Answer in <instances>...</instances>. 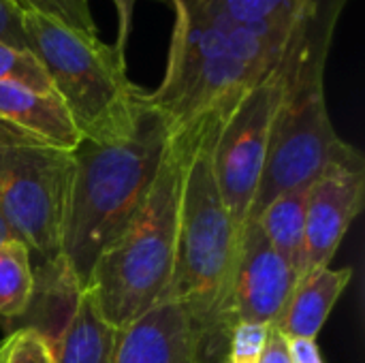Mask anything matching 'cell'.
<instances>
[{"label":"cell","instance_id":"6da1fadb","mask_svg":"<svg viewBox=\"0 0 365 363\" xmlns=\"http://www.w3.org/2000/svg\"><path fill=\"white\" fill-rule=\"evenodd\" d=\"M173 9L167 68L150 94L171 135L201 118L227 116L284 60L302 24H237ZM306 15V13H304Z\"/></svg>","mask_w":365,"mask_h":363},{"label":"cell","instance_id":"7a4b0ae2","mask_svg":"<svg viewBox=\"0 0 365 363\" xmlns=\"http://www.w3.org/2000/svg\"><path fill=\"white\" fill-rule=\"evenodd\" d=\"M227 116L201 118L171 135L182 150V184L175 267L165 302L186 308L203 351H227V310L240 255V235L212 165L214 139Z\"/></svg>","mask_w":365,"mask_h":363},{"label":"cell","instance_id":"3957f363","mask_svg":"<svg viewBox=\"0 0 365 363\" xmlns=\"http://www.w3.org/2000/svg\"><path fill=\"white\" fill-rule=\"evenodd\" d=\"M169 145L171 128L145 94L130 133L109 141L81 139L73 152L75 165L58 261L81 289L98 255L141 210Z\"/></svg>","mask_w":365,"mask_h":363},{"label":"cell","instance_id":"277c9868","mask_svg":"<svg viewBox=\"0 0 365 363\" xmlns=\"http://www.w3.org/2000/svg\"><path fill=\"white\" fill-rule=\"evenodd\" d=\"M182 150L171 137L158 178L137 216L96 259L83 291L101 317L124 329L167 300L178 248Z\"/></svg>","mask_w":365,"mask_h":363},{"label":"cell","instance_id":"5b68a950","mask_svg":"<svg viewBox=\"0 0 365 363\" xmlns=\"http://www.w3.org/2000/svg\"><path fill=\"white\" fill-rule=\"evenodd\" d=\"M21 26L81 139L109 141L135 128L148 92L128 79L124 53L41 11H24Z\"/></svg>","mask_w":365,"mask_h":363},{"label":"cell","instance_id":"8992f818","mask_svg":"<svg viewBox=\"0 0 365 363\" xmlns=\"http://www.w3.org/2000/svg\"><path fill=\"white\" fill-rule=\"evenodd\" d=\"M75 156L0 122V214L41 265L62 252Z\"/></svg>","mask_w":365,"mask_h":363},{"label":"cell","instance_id":"52a82bcc","mask_svg":"<svg viewBox=\"0 0 365 363\" xmlns=\"http://www.w3.org/2000/svg\"><path fill=\"white\" fill-rule=\"evenodd\" d=\"M282 62L267 79L257 83L231 109V113L218 128L212 148L216 184L240 240L248 225L250 208L265 165L274 118L282 101Z\"/></svg>","mask_w":365,"mask_h":363},{"label":"cell","instance_id":"ba28073f","mask_svg":"<svg viewBox=\"0 0 365 363\" xmlns=\"http://www.w3.org/2000/svg\"><path fill=\"white\" fill-rule=\"evenodd\" d=\"M36 276L34 291L43 295L41 302L32 297L28 312L34 319L21 327H34L47 340L53 363H113L120 329L101 317L68 270L56 261L38 265Z\"/></svg>","mask_w":365,"mask_h":363},{"label":"cell","instance_id":"9c48e42d","mask_svg":"<svg viewBox=\"0 0 365 363\" xmlns=\"http://www.w3.org/2000/svg\"><path fill=\"white\" fill-rule=\"evenodd\" d=\"M364 197L365 163L355 148L349 156L327 167L310 186L302 276L331 265L342 237L364 210Z\"/></svg>","mask_w":365,"mask_h":363},{"label":"cell","instance_id":"30bf717a","mask_svg":"<svg viewBox=\"0 0 365 363\" xmlns=\"http://www.w3.org/2000/svg\"><path fill=\"white\" fill-rule=\"evenodd\" d=\"M295 267L278 255L257 223H248L240 240L237 265L229 295V329L233 323L274 325L297 287Z\"/></svg>","mask_w":365,"mask_h":363},{"label":"cell","instance_id":"8fae6325","mask_svg":"<svg viewBox=\"0 0 365 363\" xmlns=\"http://www.w3.org/2000/svg\"><path fill=\"white\" fill-rule=\"evenodd\" d=\"M199 342L186 308L163 302L120 329L113 363H197Z\"/></svg>","mask_w":365,"mask_h":363},{"label":"cell","instance_id":"7c38bea8","mask_svg":"<svg viewBox=\"0 0 365 363\" xmlns=\"http://www.w3.org/2000/svg\"><path fill=\"white\" fill-rule=\"evenodd\" d=\"M0 122L68 152H75L81 143V135L56 92H38L21 83L0 81Z\"/></svg>","mask_w":365,"mask_h":363},{"label":"cell","instance_id":"4fadbf2b","mask_svg":"<svg viewBox=\"0 0 365 363\" xmlns=\"http://www.w3.org/2000/svg\"><path fill=\"white\" fill-rule=\"evenodd\" d=\"M353 278L351 267L334 270L331 265L317 267L297 280L293 295L282 308L280 317L274 321V329H278L287 340L308 338L317 340L327 317L336 308L340 295L349 287Z\"/></svg>","mask_w":365,"mask_h":363},{"label":"cell","instance_id":"5bb4252c","mask_svg":"<svg viewBox=\"0 0 365 363\" xmlns=\"http://www.w3.org/2000/svg\"><path fill=\"white\" fill-rule=\"evenodd\" d=\"M310 186H302L280 195L252 220L261 227L272 248L295 267L297 276H302V265H304L306 205H308Z\"/></svg>","mask_w":365,"mask_h":363},{"label":"cell","instance_id":"9a60e30c","mask_svg":"<svg viewBox=\"0 0 365 363\" xmlns=\"http://www.w3.org/2000/svg\"><path fill=\"white\" fill-rule=\"evenodd\" d=\"M314 0H171L169 6H180L192 15L218 17L237 24H297Z\"/></svg>","mask_w":365,"mask_h":363},{"label":"cell","instance_id":"2e32d148","mask_svg":"<svg viewBox=\"0 0 365 363\" xmlns=\"http://www.w3.org/2000/svg\"><path fill=\"white\" fill-rule=\"evenodd\" d=\"M32 252L21 240L0 244V317L19 321L34 297Z\"/></svg>","mask_w":365,"mask_h":363},{"label":"cell","instance_id":"e0dca14e","mask_svg":"<svg viewBox=\"0 0 365 363\" xmlns=\"http://www.w3.org/2000/svg\"><path fill=\"white\" fill-rule=\"evenodd\" d=\"M0 81H13L38 92H53L51 81L30 49L0 41Z\"/></svg>","mask_w":365,"mask_h":363},{"label":"cell","instance_id":"ac0fdd59","mask_svg":"<svg viewBox=\"0 0 365 363\" xmlns=\"http://www.w3.org/2000/svg\"><path fill=\"white\" fill-rule=\"evenodd\" d=\"M4 363H53L47 340L34 327H17L2 340Z\"/></svg>","mask_w":365,"mask_h":363},{"label":"cell","instance_id":"d6986e66","mask_svg":"<svg viewBox=\"0 0 365 363\" xmlns=\"http://www.w3.org/2000/svg\"><path fill=\"white\" fill-rule=\"evenodd\" d=\"M13 2H17L24 11H41L45 15L58 17L60 21L68 24L75 30L98 34L88 2H77V0H13Z\"/></svg>","mask_w":365,"mask_h":363},{"label":"cell","instance_id":"ffe728a7","mask_svg":"<svg viewBox=\"0 0 365 363\" xmlns=\"http://www.w3.org/2000/svg\"><path fill=\"white\" fill-rule=\"evenodd\" d=\"M24 9L13 0H0V41L28 49L26 32L21 26Z\"/></svg>","mask_w":365,"mask_h":363},{"label":"cell","instance_id":"44dd1931","mask_svg":"<svg viewBox=\"0 0 365 363\" xmlns=\"http://www.w3.org/2000/svg\"><path fill=\"white\" fill-rule=\"evenodd\" d=\"M113 4H115V13H118V36H115L113 47L126 56V45H128L130 30H133V13H135L137 0H113Z\"/></svg>","mask_w":365,"mask_h":363},{"label":"cell","instance_id":"7402d4cb","mask_svg":"<svg viewBox=\"0 0 365 363\" xmlns=\"http://www.w3.org/2000/svg\"><path fill=\"white\" fill-rule=\"evenodd\" d=\"M259 363H291V355H289V342L287 338L269 327V336H267V342H265V349L261 353V359Z\"/></svg>","mask_w":365,"mask_h":363},{"label":"cell","instance_id":"603a6c76","mask_svg":"<svg viewBox=\"0 0 365 363\" xmlns=\"http://www.w3.org/2000/svg\"><path fill=\"white\" fill-rule=\"evenodd\" d=\"M287 342H289L291 363H323V355H321V349H319L317 340L293 338V340H287Z\"/></svg>","mask_w":365,"mask_h":363},{"label":"cell","instance_id":"cb8c5ba5","mask_svg":"<svg viewBox=\"0 0 365 363\" xmlns=\"http://www.w3.org/2000/svg\"><path fill=\"white\" fill-rule=\"evenodd\" d=\"M197 363H227V351H201Z\"/></svg>","mask_w":365,"mask_h":363},{"label":"cell","instance_id":"d4e9b609","mask_svg":"<svg viewBox=\"0 0 365 363\" xmlns=\"http://www.w3.org/2000/svg\"><path fill=\"white\" fill-rule=\"evenodd\" d=\"M9 240H19L17 235H15V231L9 227V223L2 218V214H0V244L2 242H9Z\"/></svg>","mask_w":365,"mask_h":363},{"label":"cell","instance_id":"484cf974","mask_svg":"<svg viewBox=\"0 0 365 363\" xmlns=\"http://www.w3.org/2000/svg\"><path fill=\"white\" fill-rule=\"evenodd\" d=\"M0 363H4V359H2V344H0Z\"/></svg>","mask_w":365,"mask_h":363},{"label":"cell","instance_id":"4316f807","mask_svg":"<svg viewBox=\"0 0 365 363\" xmlns=\"http://www.w3.org/2000/svg\"><path fill=\"white\" fill-rule=\"evenodd\" d=\"M158 2H165V4H169V2H171V0H158Z\"/></svg>","mask_w":365,"mask_h":363},{"label":"cell","instance_id":"83f0119b","mask_svg":"<svg viewBox=\"0 0 365 363\" xmlns=\"http://www.w3.org/2000/svg\"><path fill=\"white\" fill-rule=\"evenodd\" d=\"M77 2H88V0H77Z\"/></svg>","mask_w":365,"mask_h":363},{"label":"cell","instance_id":"f1b7e54d","mask_svg":"<svg viewBox=\"0 0 365 363\" xmlns=\"http://www.w3.org/2000/svg\"><path fill=\"white\" fill-rule=\"evenodd\" d=\"M0 344H2V342H0Z\"/></svg>","mask_w":365,"mask_h":363}]
</instances>
